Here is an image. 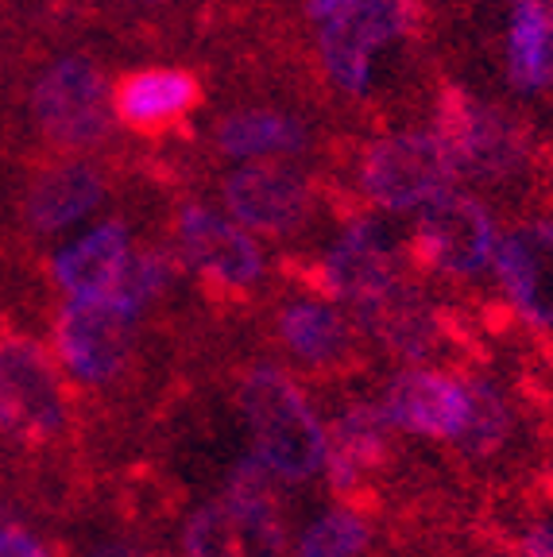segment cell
Wrapping results in <instances>:
<instances>
[{
    "instance_id": "21",
    "label": "cell",
    "mask_w": 553,
    "mask_h": 557,
    "mask_svg": "<svg viewBox=\"0 0 553 557\" xmlns=\"http://www.w3.org/2000/svg\"><path fill=\"white\" fill-rule=\"evenodd\" d=\"M460 380L468 387V426L453 442V453H457L460 465H492L495 457L507 453V445L519 434L515 403L484 372H468Z\"/></svg>"
},
{
    "instance_id": "28",
    "label": "cell",
    "mask_w": 553,
    "mask_h": 557,
    "mask_svg": "<svg viewBox=\"0 0 553 557\" xmlns=\"http://www.w3.org/2000/svg\"><path fill=\"white\" fill-rule=\"evenodd\" d=\"M86 557H163V554L136 539H105V542H97V546H89Z\"/></svg>"
},
{
    "instance_id": "16",
    "label": "cell",
    "mask_w": 553,
    "mask_h": 557,
    "mask_svg": "<svg viewBox=\"0 0 553 557\" xmlns=\"http://www.w3.org/2000/svg\"><path fill=\"white\" fill-rule=\"evenodd\" d=\"M492 260L515 313L534 330H553V221H530L503 233Z\"/></svg>"
},
{
    "instance_id": "19",
    "label": "cell",
    "mask_w": 553,
    "mask_h": 557,
    "mask_svg": "<svg viewBox=\"0 0 553 557\" xmlns=\"http://www.w3.org/2000/svg\"><path fill=\"white\" fill-rule=\"evenodd\" d=\"M105 198V178L89 163H59L32 183L24 218L35 233H62L74 221L89 218Z\"/></svg>"
},
{
    "instance_id": "17",
    "label": "cell",
    "mask_w": 553,
    "mask_h": 557,
    "mask_svg": "<svg viewBox=\"0 0 553 557\" xmlns=\"http://www.w3.org/2000/svg\"><path fill=\"white\" fill-rule=\"evenodd\" d=\"M356 325L388 357H395L398 364L407 368H426L441 348L450 345V330L441 322V313L407 283L391 290L388 298H380V302L356 310Z\"/></svg>"
},
{
    "instance_id": "6",
    "label": "cell",
    "mask_w": 553,
    "mask_h": 557,
    "mask_svg": "<svg viewBox=\"0 0 553 557\" xmlns=\"http://www.w3.org/2000/svg\"><path fill=\"white\" fill-rule=\"evenodd\" d=\"M179 557H291L283 504L221 492L182 519Z\"/></svg>"
},
{
    "instance_id": "13",
    "label": "cell",
    "mask_w": 553,
    "mask_h": 557,
    "mask_svg": "<svg viewBox=\"0 0 553 557\" xmlns=\"http://www.w3.org/2000/svg\"><path fill=\"white\" fill-rule=\"evenodd\" d=\"M438 136L450 151L457 174L468 178H507L527 159V139L503 113L465 94L441 97Z\"/></svg>"
},
{
    "instance_id": "12",
    "label": "cell",
    "mask_w": 553,
    "mask_h": 557,
    "mask_svg": "<svg viewBox=\"0 0 553 557\" xmlns=\"http://www.w3.org/2000/svg\"><path fill=\"white\" fill-rule=\"evenodd\" d=\"M410 24V0H353L321 27V59L333 86L364 94L372 78L376 51L398 39Z\"/></svg>"
},
{
    "instance_id": "15",
    "label": "cell",
    "mask_w": 553,
    "mask_h": 557,
    "mask_svg": "<svg viewBox=\"0 0 553 557\" xmlns=\"http://www.w3.org/2000/svg\"><path fill=\"white\" fill-rule=\"evenodd\" d=\"M225 206L241 228L283 236L310 213V183L291 166L248 163L225 178Z\"/></svg>"
},
{
    "instance_id": "8",
    "label": "cell",
    "mask_w": 553,
    "mask_h": 557,
    "mask_svg": "<svg viewBox=\"0 0 553 557\" xmlns=\"http://www.w3.org/2000/svg\"><path fill=\"white\" fill-rule=\"evenodd\" d=\"M174 244H179L182 263L217 295L241 298L263 278V252L248 228H241L233 218L213 213L209 206H198V201H186L179 209Z\"/></svg>"
},
{
    "instance_id": "5",
    "label": "cell",
    "mask_w": 553,
    "mask_h": 557,
    "mask_svg": "<svg viewBox=\"0 0 553 557\" xmlns=\"http://www.w3.org/2000/svg\"><path fill=\"white\" fill-rule=\"evenodd\" d=\"M453 178H457V166L438 132H403V136L376 139L360 163L364 194L372 198V206L391 213L426 209L453 190Z\"/></svg>"
},
{
    "instance_id": "29",
    "label": "cell",
    "mask_w": 553,
    "mask_h": 557,
    "mask_svg": "<svg viewBox=\"0 0 553 557\" xmlns=\"http://www.w3.org/2000/svg\"><path fill=\"white\" fill-rule=\"evenodd\" d=\"M453 557H519V549L511 546L507 539H476L472 546H465V554Z\"/></svg>"
},
{
    "instance_id": "31",
    "label": "cell",
    "mask_w": 553,
    "mask_h": 557,
    "mask_svg": "<svg viewBox=\"0 0 553 557\" xmlns=\"http://www.w3.org/2000/svg\"><path fill=\"white\" fill-rule=\"evenodd\" d=\"M550 16H553V0H550Z\"/></svg>"
},
{
    "instance_id": "9",
    "label": "cell",
    "mask_w": 553,
    "mask_h": 557,
    "mask_svg": "<svg viewBox=\"0 0 553 557\" xmlns=\"http://www.w3.org/2000/svg\"><path fill=\"white\" fill-rule=\"evenodd\" d=\"M286 372L348 375L364 364L360 325L321 295H298L275 310L271 325Z\"/></svg>"
},
{
    "instance_id": "25",
    "label": "cell",
    "mask_w": 553,
    "mask_h": 557,
    "mask_svg": "<svg viewBox=\"0 0 553 557\" xmlns=\"http://www.w3.org/2000/svg\"><path fill=\"white\" fill-rule=\"evenodd\" d=\"M174 263L167 252H132L128 268H124L121 283L113 290V302L128 310L132 318H144L147 306H156L163 290L171 287Z\"/></svg>"
},
{
    "instance_id": "24",
    "label": "cell",
    "mask_w": 553,
    "mask_h": 557,
    "mask_svg": "<svg viewBox=\"0 0 553 557\" xmlns=\"http://www.w3.org/2000/svg\"><path fill=\"white\" fill-rule=\"evenodd\" d=\"M376 546V515L333 504L298 534L291 557H368Z\"/></svg>"
},
{
    "instance_id": "7",
    "label": "cell",
    "mask_w": 553,
    "mask_h": 557,
    "mask_svg": "<svg viewBox=\"0 0 553 557\" xmlns=\"http://www.w3.org/2000/svg\"><path fill=\"white\" fill-rule=\"evenodd\" d=\"M495 244H500V233L484 201L450 190L418 213L410 256L430 275L472 278L492 263Z\"/></svg>"
},
{
    "instance_id": "23",
    "label": "cell",
    "mask_w": 553,
    "mask_h": 557,
    "mask_svg": "<svg viewBox=\"0 0 553 557\" xmlns=\"http://www.w3.org/2000/svg\"><path fill=\"white\" fill-rule=\"evenodd\" d=\"M217 144L225 156L236 159L291 156L306 144V128L303 121L275 113V109H248V113H233L217 128Z\"/></svg>"
},
{
    "instance_id": "22",
    "label": "cell",
    "mask_w": 553,
    "mask_h": 557,
    "mask_svg": "<svg viewBox=\"0 0 553 557\" xmlns=\"http://www.w3.org/2000/svg\"><path fill=\"white\" fill-rule=\"evenodd\" d=\"M507 70L523 94L553 82V16L545 0H519L507 35Z\"/></svg>"
},
{
    "instance_id": "26",
    "label": "cell",
    "mask_w": 553,
    "mask_h": 557,
    "mask_svg": "<svg viewBox=\"0 0 553 557\" xmlns=\"http://www.w3.org/2000/svg\"><path fill=\"white\" fill-rule=\"evenodd\" d=\"M0 557H59L32 527L16 519H0Z\"/></svg>"
},
{
    "instance_id": "11",
    "label": "cell",
    "mask_w": 553,
    "mask_h": 557,
    "mask_svg": "<svg viewBox=\"0 0 553 557\" xmlns=\"http://www.w3.org/2000/svg\"><path fill=\"white\" fill-rule=\"evenodd\" d=\"M32 113L59 148H89L105 136L113 94L89 59H59L32 89Z\"/></svg>"
},
{
    "instance_id": "1",
    "label": "cell",
    "mask_w": 553,
    "mask_h": 557,
    "mask_svg": "<svg viewBox=\"0 0 553 557\" xmlns=\"http://www.w3.org/2000/svg\"><path fill=\"white\" fill-rule=\"evenodd\" d=\"M236 414L248 430L251 453L283 484H310L325 472L329 434L303 383L275 360H256L236 375Z\"/></svg>"
},
{
    "instance_id": "4",
    "label": "cell",
    "mask_w": 553,
    "mask_h": 557,
    "mask_svg": "<svg viewBox=\"0 0 553 557\" xmlns=\"http://www.w3.org/2000/svg\"><path fill=\"white\" fill-rule=\"evenodd\" d=\"M329 457L325 484L341 507L376 515L383 480L395 472V430L383 418L380 403L348 399L325 426Z\"/></svg>"
},
{
    "instance_id": "3",
    "label": "cell",
    "mask_w": 553,
    "mask_h": 557,
    "mask_svg": "<svg viewBox=\"0 0 553 557\" xmlns=\"http://www.w3.org/2000/svg\"><path fill=\"white\" fill-rule=\"evenodd\" d=\"M136 330L139 318L121 310L113 298H70L54 313V364L82 392L109 395L124 387L136 368Z\"/></svg>"
},
{
    "instance_id": "2",
    "label": "cell",
    "mask_w": 553,
    "mask_h": 557,
    "mask_svg": "<svg viewBox=\"0 0 553 557\" xmlns=\"http://www.w3.org/2000/svg\"><path fill=\"white\" fill-rule=\"evenodd\" d=\"M70 434L74 399L62 368L35 337L0 333V442L24 457H47Z\"/></svg>"
},
{
    "instance_id": "20",
    "label": "cell",
    "mask_w": 553,
    "mask_h": 557,
    "mask_svg": "<svg viewBox=\"0 0 553 557\" xmlns=\"http://www.w3.org/2000/svg\"><path fill=\"white\" fill-rule=\"evenodd\" d=\"M201 101V89L186 70H139L113 89V113L128 128L156 132L186 116Z\"/></svg>"
},
{
    "instance_id": "10",
    "label": "cell",
    "mask_w": 553,
    "mask_h": 557,
    "mask_svg": "<svg viewBox=\"0 0 553 557\" xmlns=\"http://www.w3.org/2000/svg\"><path fill=\"white\" fill-rule=\"evenodd\" d=\"M314 287L321 298L345 302L353 310L388 298L395 287H403L395 236L380 221H353L321 256L318 271H314Z\"/></svg>"
},
{
    "instance_id": "27",
    "label": "cell",
    "mask_w": 553,
    "mask_h": 557,
    "mask_svg": "<svg viewBox=\"0 0 553 557\" xmlns=\"http://www.w3.org/2000/svg\"><path fill=\"white\" fill-rule=\"evenodd\" d=\"M515 549H519V557H553V519L550 515L530 519L527 531H523L519 542H515Z\"/></svg>"
},
{
    "instance_id": "18",
    "label": "cell",
    "mask_w": 553,
    "mask_h": 557,
    "mask_svg": "<svg viewBox=\"0 0 553 557\" xmlns=\"http://www.w3.org/2000/svg\"><path fill=\"white\" fill-rule=\"evenodd\" d=\"M132 233L121 221H105V225L89 228L86 236L62 248L51 263V275L59 283L62 295L89 302V298H113L116 283H121L124 268L132 260Z\"/></svg>"
},
{
    "instance_id": "14",
    "label": "cell",
    "mask_w": 553,
    "mask_h": 557,
    "mask_svg": "<svg viewBox=\"0 0 553 557\" xmlns=\"http://www.w3.org/2000/svg\"><path fill=\"white\" fill-rule=\"evenodd\" d=\"M380 410L395 434L453 445L468 426V387L438 368H398L383 383Z\"/></svg>"
},
{
    "instance_id": "30",
    "label": "cell",
    "mask_w": 553,
    "mask_h": 557,
    "mask_svg": "<svg viewBox=\"0 0 553 557\" xmlns=\"http://www.w3.org/2000/svg\"><path fill=\"white\" fill-rule=\"evenodd\" d=\"M345 4H353V0H306V12L318 20H329V16H337Z\"/></svg>"
}]
</instances>
